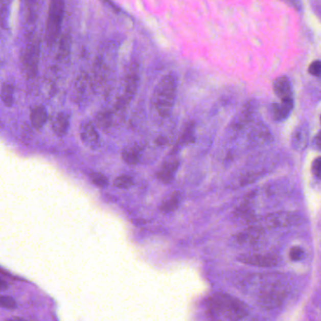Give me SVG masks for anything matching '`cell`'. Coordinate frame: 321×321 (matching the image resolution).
Wrapping results in <instances>:
<instances>
[{
  "instance_id": "obj_14",
  "label": "cell",
  "mask_w": 321,
  "mask_h": 321,
  "mask_svg": "<svg viewBox=\"0 0 321 321\" xmlns=\"http://www.w3.org/2000/svg\"><path fill=\"white\" fill-rule=\"evenodd\" d=\"M293 106L294 102L292 98L281 100V103H273L270 106V114L276 121H285L292 112Z\"/></svg>"
},
{
  "instance_id": "obj_8",
  "label": "cell",
  "mask_w": 321,
  "mask_h": 321,
  "mask_svg": "<svg viewBox=\"0 0 321 321\" xmlns=\"http://www.w3.org/2000/svg\"><path fill=\"white\" fill-rule=\"evenodd\" d=\"M238 260L241 263L259 268H272L279 264V258L276 256L265 254L241 255L238 258Z\"/></svg>"
},
{
  "instance_id": "obj_30",
  "label": "cell",
  "mask_w": 321,
  "mask_h": 321,
  "mask_svg": "<svg viewBox=\"0 0 321 321\" xmlns=\"http://www.w3.org/2000/svg\"><path fill=\"white\" fill-rule=\"evenodd\" d=\"M308 72L310 75L321 78V60H315L310 64Z\"/></svg>"
},
{
  "instance_id": "obj_16",
  "label": "cell",
  "mask_w": 321,
  "mask_h": 321,
  "mask_svg": "<svg viewBox=\"0 0 321 321\" xmlns=\"http://www.w3.org/2000/svg\"><path fill=\"white\" fill-rule=\"evenodd\" d=\"M182 200H184L182 194L178 191H175L161 203L159 209L161 212H165V213L175 212L179 208Z\"/></svg>"
},
{
  "instance_id": "obj_6",
  "label": "cell",
  "mask_w": 321,
  "mask_h": 321,
  "mask_svg": "<svg viewBox=\"0 0 321 321\" xmlns=\"http://www.w3.org/2000/svg\"><path fill=\"white\" fill-rule=\"evenodd\" d=\"M139 85V68L137 64L132 63L127 71L125 76L124 95L119 99L116 107L118 109H124L127 104L134 97Z\"/></svg>"
},
{
  "instance_id": "obj_19",
  "label": "cell",
  "mask_w": 321,
  "mask_h": 321,
  "mask_svg": "<svg viewBox=\"0 0 321 321\" xmlns=\"http://www.w3.org/2000/svg\"><path fill=\"white\" fill-rule=\"evenodd\" d=\"M195 124L194 121H189L184 126V131L178 140V147L184 145H188L195 142Z\"/></svg>"
},
{
  "instance_id": "obj_31",
  "label": "cell",
  "mask_w": 321,
  "mask_h": 321,
  "mask_svg": "<svg viewBox=\"0 0 321 321\" xmlns=\"http://www.w3.org/2000/svg\"><path fill=\"white\" fill-rule=\"evenodd\" d=\"M312 172L316 178H319L321 180V157H318L313 161Z\"/></svg>"
},
{
  "instance_id": "obj_4",
  "label": "cell",
  "mask_w": 321,
  "mask_h": 321,
  "mask_svg": "<svg viewBox=\"0 0 321 321\" xmlns=\"http://www.w3.org/2000/svg\"><path fill=\"white\" fill-rule=\"evenodd\" d=\"M65 0H50L46 20L45 40L48 45H53L58 40L63 22Z\"/></svg>"
},
{
  "instance_id": "obj_28",
  "label": "cell",
  "mask_w": 321,
  "mask_h": 321,
  "mask_svg": "<svg viewBox=\"0 0 321 321\" xmlns=\"http://www.w3.org/2000/svg\"><path fill=\"white\" fill-rule=\"evenodd\" d=\"M0 308L7 310H14L17 308V303L14 299L6 296L0 295Z\"/></svg>"
},
{
  "instance_id": "obj_20",
  "label": "cell",
  "mask_w": 321,
  "mask_h": 321,
  "mask_svg": "<svg viewBox=\"0 0 321 321\" xmlns=\"http://www.w3.org/2000/svg\"><path fill=\"white\" fill-rule=\"evenodd\" d=\"M269 137L270 135L268 130L263 125H258L253 128L252 131L248 135V140L252 144L264 143Z\"/></svg>"
},
{
  "instance_id": "obj_26",
  "label": "cell",
  "mask_w": 321,
  "mask_h": 321,
  "mask_svg": "<svg viewBox=\"0 0 321 321\" xmlns=\"http://www.w3.org/2000/svg\"><path fill=\"white\" fill-rule=\"evenodd\" d=\"M1 100L6 106H12L13 103V86L11 84H4L2 86Z\"/></svg>"
},
{
  "instance_id": "obj_32",
  "label": "cell",
  "mask_w": 321,
  "mask_h": 321,
  "mask_svg": "<svg viewBox=\"0 0 321 321\" xmlns=\"http://www.w3.org/2000/svg\"><path fill=\"white\" fill-rule=\"evenodd\" d=\"M314 145H315V149L321 151V131L317 132L315 137L314 138Z\"/></svg>"
},
{
  "instance_id": "obj_35",
  "label": "cell",
  "mask_w": 321,
  "mask_h": 321,
  "mask_svg": "<svg viewBox=\"0 0 321 321\" xmlns=\"http://www.w3.org/2000/svg\"><path fill=\"white\" fill-rule=\"evenodd\" d=\"M286 1L288 2L290 5H292V6H298V1H297V0H286Z\"/></svg>"
},
{
  "instance_id": "obj_17",
  "label": "cell",
  "mask_w": 321,
  "mask_h": 321,
  "mask_svg": "<svg viewBox=\"0 0 321 321\" xmlns=\"http://www.w3.org/2000/svg\"><path fill=\"white\" fill-rule=\"evenodd\" d=\"M141 154H142V148L139 145H132V146H128L122 150L121 156L126 164L130 166H134L139 163Z\"/></svg>"
},
{
  "instance_id": "obj_10",
  "label": "cell",
  "mask_w": 321,
  "mask_h": 321,
  "mask_svg": "<svg viewBox=\"0 0 321 321\" xmlns=\"http://www.w3.org/2000/svg\"><path fill=\"white\" fill-rule=\"evenodd\" d=\"M81 140L86 147L92 149H96L101 145V139L99 136L96 126L90 121H83L79 129Z\"/></svg>"
},
{
  "instance_id": "obj_29",
  "label": "cell",
  "mask_w": 321,
  "mask_h": 321,
  "mask_svg": "<svg viewBox=\"0 0 321 321\" xmlns=\"http://www.w3.org/2000/svg\"><path fill=\"white\" fill-rule=\"evenodd\" d=\"M304 257V249L302 247L294 246L290 249L289 251V258L292 260V261H300L302 260Z\"/></svg>"
},
{
  "instance_id": "obj_2",
  "label": "cell",
  "mask_w": 321,
  "mask_h": 321,
  "mask_svg": "<svg viewBox=\"0 0 321 321\" xmlns=\"http://www.w3.org/2000/svg\"><path fill=\"white\" fill-rule=\"evenodd\" d=\"M213 310L224 315L230 321H241L248 315L246 304L228 294L220 293L211 299Z\"/></svg>"
},
{
  "instance_id": "obj_12",
  "label": "cell",
  "mask_w": 321,
  "mask_h": 321,
  "mask_svg": "<svg viewBox=\"0 0 321 321\" xmlns=\"http://www.w3.org/2000/svg\"><path fill=\"white\" fill-rule=\"evenodd\" d=\"M309 140V127L307 123L300 124L293 132L291 136V147L296 151L304 150Z\"/></svg>"
},
{
  "instance_id": "obj_25",
  "label": "cell",
  "mask_w": 321,
  "mask_h": 321,
  "mask_svg": "<svg viewBox=\"0 0 321 321\" xmlns=\"http://www.w3.org/2000/svg\"><path fill=\"white\" fill-rule=\"evenodd\" d=\"M134 179L132 176L121 175L114 180V186L119 189H129L133 186Z\"/></svg>"
},
{
  "instance_id": "obj_11",
  "label": "cell",
  "mask_w": 321,
  "mask_h": 321,
  "mask_svg": "<svg viewBox=\"0 0 321 321\" xmlns=\"http://www.w3.org/2000/svg\"><path fill=\"white\" fill-rule=\"evenodd\" d=\"M264 230L258 225H250L235 235V241L241 245L254 244L263 236Z\"/></svg>"
},
{
  "instance_id": "obj_33",
  "label": "cell",
  "mask_w": 321,
  "mask_h": 321,
  "mask_svg": "<svg viewBox=\"0 0 321 321\" xmlns=\"http://www.w3.org/2000/svg\"><path fill=\"white\" fill-rule=\"evenodd\" d=\"M9 288V284L0 277V291H5Z\"/></svg>"
},
{
  "instance_id": "obj_13",
  "label": "cell",
  "mask_w": 321,
  "mask_h": 321,
  "mask_svg": "<svg viewBox=\"0 0 321 321\" xmlns=\"http://www.w3.org/2000/svg\"><path fill=\"white\" fill-rule=\"evenodd\" d=\"M179 167V161L178 159H171L166 161L163 166L160 167L159 171L157 172V178L161 182L165 184H169L176 176V173Z\"/></svg>"
},
{
  "instance_id": "obj_3",
  "label": "cell",
  "mask_w": 321,
  "mask_h": 321,
  "mask_svg": "<svg viewBox=\"0 0 321 321\" xmlns=\"http://www.w3.org/2000/svg\"><path fill=\"white\" fill-rule=\"evenodd\" d=\"M304 218L297 213L288 212H278L267 214L262 217H254L249 222L251 225H258L262 228L271 227H292L304 223Z\"/></svg>"
},
{
  "instance_id": "obj_1",
  "label": "cell",
  "mask_w": 321,
  "mask_h": 321,
  "mask_svg": "<svg viewBox=\"0 0 321 321\" xmlns=\"http://www.w3.org/2000/svg\"><path fill=\"white\" fill-rule=\"evenodd\" d=\"M177 78L172 74L165 75L155 86L152 103L162 118L171 114L177 97Z\"/></svg>"
},
{
  "instance_id": "obj_9",
  "label": "cell",
  "mask_w": 321,
  "mask_h": 321,
  "mask_svg": "<svg viewBox=\"0 0 321 321\" xmlns=\"http://www.w3.org/2000/svg\"><path fill=\"white\" fill-rule=\"evenodd\" d=\"M256 107H257L256 103L254 101L248 102L231 122L230 126V131L238 132L244 129L247 124L252 121L253 117L256 112Z\"/></svg>"
},
{
  "instance_id": "obj_23",
  "label": "cell",
  "mask_w": 321,
  "mask_h": 321,
  "mask_svg": "<svg viewBox=\"0 0 321 321\" xmlns=\"http://www.w3.org/2000/svg\"><path fill=\"white\" fill-rule=\"evenodd\" d=\"M25 5H26V12H27V18L28 21L30 23H35L37 19V6H38V1L37 0H25Z\"/></svg>"
},
{
  "instance_id": "obj_24",
  "label": "cell",
  "mask_w": 321,
  "mask_h": 321,
  "mask_svg": "<svg viewBox=\"0 0 321 321\" xmlns=\"http://www.w3.org/2000/svg\"><path fill=\"white\" fill-rule=\"evenodd\" d=\"M86 89H87V77L86 76H81L77 80V84L75 86V92H76V100H78L79 102H82L85 99V94H86Z\"/></svg>"
},
{
  "instance_id": "obj_21",
  "label": "cell",
  "mask_w": 321,
  "mask_h": 321,
  "mask_svg": "<svg viewBox=\"0 0 321 321\" xmlns=\"http://www.w3.org/2000/svg\"><path fill=\"white\" fill-rule=\"evenodd\" d=\"M30 121L32 126L36 129H40L45 124L47 121V112L43 106H38L31 111Z\"/></svg>"
},
{
  "instance_id": "obj_34",
  "label": "cell",
  "mask_w": 321,
  "mask_h": 321,
  "mask_svg": "<svg viewBox=\"0 0 321 321\" xmlns=\"http://www.w3.org/2000/svg\"><path fill=\"white\" fill-rule=\"evenodd\" d=\"M7 321H28L26 320V319H24L22 317H18V316H13V317H11V318H9Z\"/></svg>"
},
{
  "instance_id": "obj_18",
  "label": "cell",
  "mask_w": 321,
  "mask_h": 321,
  "mask_svg": "<svg viewBox=\"0 0 321 321\" xmlns=\"http://www.w3.org/2000/svg\"><path fill=\"white\" fill-rule=\"evenodd\" d=\"M69 126V116L65 114V113H59L56 116L54 121H53V123H52L53 131L58 136H64L68 132Z\"/></svg>"
},
{
  "instance_id": "obj_22",
  "label": "cell",
  "mask_w": 321,
  "mask_h": 321,
  "mask_svg": "<svg viewBox=\"0 0 321 321\" xmlns=\"http://www.w3.org/2000/svg\"><path fill=\"white\" fill-rule=\"evenodd\" d=\"M113 122V114L112 112L104 110L99 112L95 118L94 125L101 129H107L112 125Z\"/></svg>"
},
{
  "instance_id": "obj_5",
  "label": "cell",
  "mask_w": 321,
  "mask_h": 321,
  "mask_svg": "<svg viewBox=\"0 0 321 321\" xmlns=\"http://www.w3.org/2000/svg\"><path fill=\"white\" fill-rule=\"evenodd\" d=\"M287 295V287L280 283L267 285L258 295V304L265 309H273L280 306Z\"/></svg>"
},
{
  "instance_id": "obj_27",
  "label": "cell",
  "mask_w": 321,
  "mask_h": 321,
  "mask_svg": "<svg viewBox=\"0 0 321 321\" xmlns=\"http://www.w3.org/2000/svg\"><path fill=\"white\" fill-rule=\"evenodd\" d=\"M89 178L92 184L99 188H106L109 185V180L103 173L93 172L89 174Z\"/></svg>"
},
{
  "instance_id": "obj_7",
  "label": "cell",
  "mask_w": 321,
  "mask_h": 321,
  "mask_svg": "<svg viewBox=\"0 0 321 321\" xmlns=\"http://www.w3.org/2000/svg\"><path fill=\"white\" fill-rule=\"evenodd\" d=\"M40 57V40L33 38L29 40L23 53L22 63L25 74L30 78L34 77L38 72V64Z\"/></svg>"
},
{
  "instance_id": "obj_36",
  "label": "cell",
  "mask_w": 321,
  "mask_h": 321,
  "mask_svg": "<svg viewBox=\"0 0 321 321\" xmlns=\"http://www.w3.org/2000/svg\"><path fill=\"white\" fill-rule=\"evenodd\" d=\"M320 122H321V116H320Z\"/></svg>"
},
{
  "instance_id": "obj_15",
  "label": "cell",
  "mask_w": 321,
  "mask_h": 321,
  "mask_svg": "<svg viewBox=\"0 0 321 321\" xmlns=\"http://www.w3.org/2000/svg\"><path fill=\"white\" fill-rule=\"evenodd\" d=\"M273 91L276 96L280 98L281 100L291 99L292 98V87L291 83L287 76H280L276 78L273 82Z\"/></svg>"
}]
</instances>
